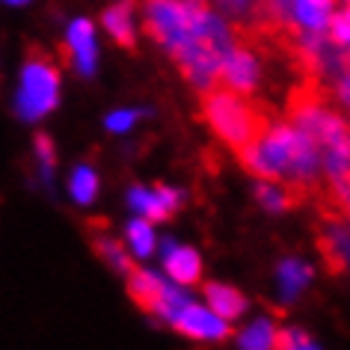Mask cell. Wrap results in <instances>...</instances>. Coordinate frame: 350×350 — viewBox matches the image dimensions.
<instances>
[{"label": "cell", "mask_w": 350, "mask_h": 350, "mask_svg": "<svg viewBox=\"0 0 350 350\" xmlns=\"http://www.w3.org/2000/svg\"><path fill=\"white\" fill-rule=\"evenodd\" d=\"M101 24L107 27L110 39L116 42L119 48L134 51L137 48V33H134V3L131 0H122V3L110 6V10L101 12Z\"/></svg>", "instance_id": "10"}, {"label": "cell", "mask_w": 350, "mask_h": 350, "mask_svg": "<svg viewBox=\"0 0 350 350\" xmlns=\"http://www.w3.org/2000/svg\"><path fill=\"white\" fill-rule=\"evenodd\" d=\"M172 323V329H178L181 336H187V338H196V341H226V338H232V327H229V321L220 318L211 306H196L193 300H190L185 309H181L175 318L170 321Z\"/></svg>", "instance_id": "6"}, {"label": "cell", "mask_w": 350, "mask_h": 350, "mask_svg": "<svg viewBox=\"0 0 350 350\" xmlns=\"http://www.w3.org/2000/svg\"><path fill=\"white\" fill-rule=\"evenodd\" d=\"M59 101V66L45 48L33 45L24 57L21 83L15 95V110L21 119H42L57 107Z\"/></svg>", "instance_id": "3"}, {"label": "cell", "mask_w": 350, "mask_h": 350, "mask_svg": "<svg viewBox=\"0 0 350 350\" xmlns=\"http://www.w3.org/2000/svg\"><path fill=\"white\" fill-rule=\"evenodd\" d=\"M128 297L143 312L154 314V318H163V321H172L190 303L181 294V288L163 282V279H157L154 273H148L143 267H134L128 273Z\"/></svg>", "instance_id": "4"}, {"label": "cell", "mask_w": 350, "mask_h": 350, "mask_svg": "<svg viewBox=\"0 0 350 350\" xmlns=\"http://www.w3.org/2000/svg\"><path fill=\"white\" fill-rule=\"evenodd\" d=\"M143 10L146 33L157 45L170 51V57H178L181 51L196 42L202 15L211 6H208V0H146Z\"/></svg>", "instance_id": "2"}, {"label": "cell", "mask_w": 350, "mask_h": 350, "mask_svg": "<svg viewBox=\"0 0 350 350\" xmlns=\"http://www.w3.org/2000/svg\"><path fill=\"white\" fill-rule=\"evenodd\" d=\"M92 250H95V256H101V261L107 265L110 270H116V273H131L137 265H134V258L128 256V250L122 247L119 241H113V238H95L92 241Z\"/></svg>", "instance_id": "14"}, {"label": "cell", "mask_w": 350, "mask_h": 350, "mask_svg": "<svg viewBox=\"0 0 350 350\" xmlns=\"http://www.w3.org/2000/svg\"><path fill=\"white\" fill-rule=\"evenodd\" d=\"M220 3V10L223 12H229V15H234L238 21H247L252 12H256V6L261 3V0H217Z\"/></svg>", "instance_id": "20"}, {"label": "cell", "mask_w": 350, "mask_h": 350, "mask_svg": "<svg viewBox=\"0 0 350 350\" xmlns=\"http://www.w3.org/2000/svg\"><path fill=\"white\" fill-rule=\"evenodd\" d=\"M258 45L234 36V45L229 54L223 57L220 66V83L241 95H256L261 86V59H258Z\"/></svg>", "instance_id": "5"}, {"label": "cell", "mask_w": 350, "mask_h": 350, "mask_svg": "<svg viewBox=\"0 0 350 350\" xmlns=\"http://www.w3.org/2000/svg\"><path fill=\"white\" fill-rule=\"evenodd\" d=\"M134 119H137V113H131V110L110 113V116H107V128L110 131H128L131 125H134Z\"/></svg>", "instance_id": "22"}, {"label": "cell", "mask_w": 350, "mask_h": 350, "mask_svg": "<svg viewBox=\"0 0 350 350\" xmlns=\"http://www.w3.org/2000/svg\"><path fill=\"white\" fill-rule=\"evenodd\" d=\"M309 279H312V270L300 265V261H282L279 265V285H282V294L285 297H297L303 291L306 285H309Z\"/></svg>", "instance_id": "16"}, {"label": "cell", "mask_w": 350, "mask_h": 350, "mask_svg": "<svg viewBox=\"0 0 350 350\" xmlns=\"http://www.w3.org/2000/svg\"><path fill=\"white\" fill-rule=\"evenodd\" d=\"M332 3L336 0H297L294 3V21L306 33H327L332 18Z\"/></svg>", "instance_id": "13"}, {"label": "cell", "mask_w": 350, "mask_h": 350, "mask_svg": "<svg viewBox=\"0 0 350 350\" xmlns=\"http://www.w3.org/2000/svg\"><path fill=\"white\" fill-rule=\"evenodd\" d=\"M36 154H39V163L45 172H51L57 166V152H54V143H51L48 134H36Z\"/></svg>", "instance_id": "21"}, {"label": "cell", "mask_w": 350, "mask_h": 350, "mask_svg": "<svg viewBox=\"0 0 350 350\" xmlns=\"http://www.w3.org/2000/svg\"><path fill=\"white\" fill-rule=\"evenodd\" d=\"M345 3H347V6H350V0H345Z\"/></svg>", "instance_id": "25"}, {"label": "cell", "mask_w": 350, "mask_h": 350, "mask_svg": "<svg viewBox=\"0 0 350 350\" xmlns=\"http://www.w3.org/2000/svg\"><path fill=\"white\" fill-rule=\"evenodd\" d=\"M256 199L265 211H288V208H297L300 202H306L303 193H297L291 185H282V181H258L256 185Z\"/></svg>", "instance_id": "12"}, {"label": "cell", "mask_w": 350, "mask_h": 350, "mask_svg": "<svg viewBox=\"0 0 350 350\" xmlns=\"http://www.w3.org/2000/svg\"><path fill=\"white\" fill-rule=\"evenodd\" d=\"M131 205H134V211H139L146 220L163 223L181 208V193L172 187H166V185H157L154 190L134 187L131 190Z\"/></svg>", "instance_id": "8"}, {"label": "cell", "mask_w": 350, "mask_h": 350, "mask_svg": "<svg viewBox=\"0 0 350 350\" xmlns=\"http://www.w3.org/2000/svg\"><path fill=\"white\" fill-rule=\"evenodd\" d=\"M6 3H27V0H6Z\"/></svg>", "instance_id": "24"}, {"label": "cell", "mask_w": 350, "mask_h": 350, "mask_svg": "<svg viewBox=\"0 0 350 350\" xmlns=\"http://www.w3.org/2000/svg\"><path fill=\"white\" fill-rule=\"evenodd\" d=\"M95 33L92 24L86 18H77L72 27H68V39L66 45L59 48V63L63 66H77L81 75H92L95 72Z\"/></svg>", "instance_id": "7"}, {"label": "cell", "mask_w": 350, "mask_h": 350, "mask_svg": "<svg viewBox=\"0 0 350 350\" xmlns=\"http://www.w3.org/2000/svg\"><path fill=\"white\" fill-rule=\"evenodd\" d=\"M276 332H279L276 323L261 318L241 332L238 345H241V350H276Z\"/></svg>", "instance_id": "15"}, {"label": "cell", "mask_w": 350, "mask_h": 350, "mask_svg": "<svg viewBox=\"0 0 350 350\" xmlns=\"http://www.w3.org/2000/svg\"><path fill=\"white\" fill-rule=\"evenodd\" d=\"M205 303L220 314L226 321H234L247 312V297H243L238 288H229V285H220V282H208L205 285Z\"/></svg>", "instance_id": "11"}, {"label": "cell", "mask_w": 350, "mask_h": 350, "mask_svg": "<svg viewBox=\"0 0 350 350\" xmlns=\"http://www.w3.org/2000/svg\"><path fill=\"white\" fill-rule=\"evenodd\" d=\"M199 113L234 154L258 143L273 125L267 104L256 101V95H241L223 83H214L211 90L199 92Z\"/></svg>", "instance_id": "1"}, {"label": "cell", "mask_w": 350, "mask_h": 350, "mask_svg": "<svg viewBox=\"0 0 350 350\" xmlns=\"http://www.w3.org/2000/svg\"><path fill=\"white\" fill-rule=\"evenodd\" d=\"M163 267L178 285H196L202 279V258L190 247H175L172 241H163Z\"/></svg>", "instance_id": "9"}, {"label": "cell", "mask_w": 350, "mask_h": 350, "mask_svg": "<svg viewBox=\"0 0 350 350\" xmlns=\"http://www.w3.org/2000/svg\"><path fill=\"white\" fill-rule=\"evenodd\" d=\"M327 36L336 42L341 48H350V6H345L341 12H336L329 18V27H327Z\"/></svg>", "instance_id": "19"}, {"label": "cell", "mask_w": 350, "mask_h": 350, "mask_svg": "<svg viewBox=\"0 0 350 350\" xmlns=\"http://www.w3.org/2000/svg\"><path fill=\"white\" fill-rule=\"evenodd\" d=\"M291 350H318V347L312 345V338L306 336V332H300V329H297V345H294Z\"/></svg>", "instance_id": "23"}, {"label": "cell", "mask_w": 350, "mask_h": 350, "mask_svg": "<svg viewBox=\"0 0 350 350\" xmlns=\"http://www.w3.org/2000/svg\"><path fill=\"white\" fill-rule=\"evenodd\" d=\"M128 243L131 250H134V256L146 258L154 252V234H152V220H134L128 226Z\"/></svg>", "instance_id": "18"}, {"label": "cell", "mask_w": 350, "mask_h": 350, "mask_svg": "<svg viewBox=\"0 0 350 350\" xmlns=\"http://www.w3.org/2000/svg\"><path fill=\"white\" fill-rule=\"evenodd\" d=\"M68 190H72L75 202L90 205L95 199V193H98V175H95L90 166H77L72 172V181H68Z\"/></svg>", "instance_id": "17"}]
</instances>
